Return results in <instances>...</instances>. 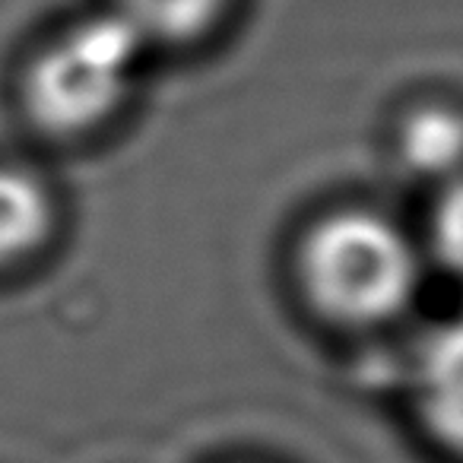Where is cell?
<instances>
[{
	"instance_id": "obj_1",
	"label": "cell",
	"mask_w": 463,
	"mask_h": 463,
	"mask_svg": "<svg viewBox=\"0 0 463 463\" xmlns=\"http://www.w3.org/2000/svg\"><path fill=\"white\" fill-rule=\"evenodd\" d=\"M302 292L324 317L372 327L403 315L422 279L416 241L393 219L346 206L315 219L298 241Z\"/></svg>"
},
{
	"instance_id": "obj_2",
	"label": "cell",
	"mask_w": 463,
	"mask_h": 463,
	"mask_svg": "<svg viewBox=\"0 0 463 463\" xmlns=\"http://www.w3.org/2000/svg\"><path fill=\"white\" fill-rule=\"evenodd\" d=\"M146 48L115 10L73 23L29 61L20 83L23 111L42 134H90L128 102Z\"/></svg>"
},
{
	"instance_id": "obj_3",
	"label": "cell",
	"mask_w": 463,
	"mask_h": 463,
	"mask_svg": "<svg viewBox=\"0 0 463 463\" xmlns=\"http://www.w3.org/2000/svg\"><path fill=\"white\" fill-rule=\"evenodd\" d=\"M412 400L425 431L463 460V311L425 336L412 365Z\"/></svg>"
},
{
	"instance_id": "obj_4",
	"label": "cell",
	"mask_w": 463,
	"mask_h": 463,
	"mask_svg": "<svg viewBox=\"0 0 463 463\" xmlns=\"http://www.w3.org/2000/svg\"><path fill=\"white\" fill-rule=\"evenodd\" d=\"M52 229V191L26 168L0 162V273L35 258Z\"/></svg>"
},
{
	"instance_id": "obj_5",
	"label": "cell",
	"mask_w": 463,
	"mask_h": 463,
	"mask_svg": "<svg viewBox=\"0 0 463 463\" xmlns=\"http://www.w3.org/2000/svg\"><path fill=\"white\" fill-rule=\"evenodd\" d=\"M232 0H115V14L128 20L146 45L156 42H178L200 39L210 33Z\"/></svg>"
},
{
	"instance_id": "obj_6",
	"label": "cell",
	"mask_w": 463,
	"mask_h": 463,
	"mask_svg": "<svg viewBox=\"0 0 463 463\" xmlns=\"http://www.w3.org/2000/svg\"><path fill=\"white\" fill-rule=\"evenodd\" d=\"M463 149V124L441 111L416 115L406 130V153L422 168H444Z\"/></svg>"
}]
</instances>
